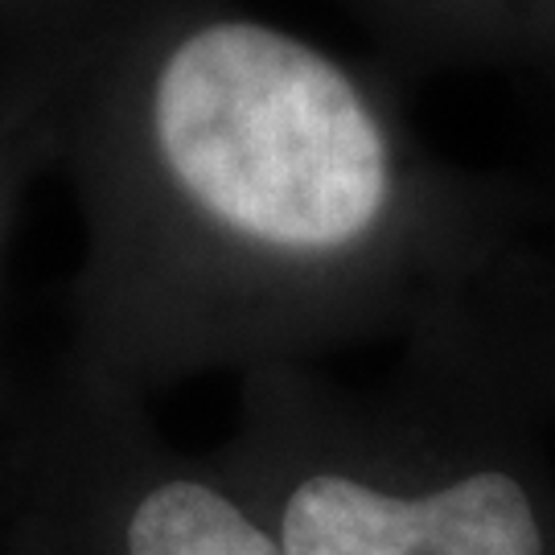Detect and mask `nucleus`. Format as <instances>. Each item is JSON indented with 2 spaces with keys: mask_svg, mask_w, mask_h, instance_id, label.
Listing matches in <instances>:
<instances>
[{
  "mask_svg": "<svg viewBox=\"0 0 555 555\" xmlns=\"http://www.w3.org/2000/svg\"><path fill=\"white\" fill-rule=\"evenodd\" d=\"M70 62L75 54L38 62L0 82V276L29 185L54 173V112Z\"/></svg>",
  "mask_w": 555,
  "mask_h": 555,
  "instance_id": "obj_5",
  "label": "nucleus"
},
{
  "mask_svg": "<svg viewBox=\"0 0 555 555\" xmlns=\"http://www.w3.org/2000/svg\"><path fill=\"white\" fill-rule=\"evenodd\" d=\"M54 173L79 210L59 354L144 403L403 341L518 206L515 173L420 137L391 70L235 0H128L82 41Z\"/></svg>",
  "mask_w": 555,
  "mask_h": 555,
  "instance_id": "obj_1",
  "label": "nucleus"
},
{
  "mask_svg": "<svg viewBox=\"0 0 555 555\" xmlns=\"http://www.w3.org/2000/svg\"><path fill=\"white\" fill-rule=\"evenodd\" d=\"M461 297L477 305L486 318L506 321V325H527V330H555V284L535 280L527 272H518L511 263H502L498 251L490 256V263L481 268V276L461 293ZM461 313V309H456ZM469 325V321H465ZM474 330V325H469ZM477 337V334H474ZM481 341V337H477ZM486 346V341H481ZM490 350V346H486ZM494 354V350H490ZM502 366H535V362H555V354H535V358H506L494 354Z\"/></svg>",
  "mask_w": 555,
  "mask_h": 555,
  "instance_id": "obj_7",
  "label": "nucleus"
},
{
  "mask_svg": "<svg viewBox=\"0 0 555 555\" xmlns=\"http://www.w3.org/2000/svg\"><path fill=\"white\" fill-rule=\"evenodd\" d=\"M399 82L555 62V0H337Z\"/></svg>",
  "mask_w": 555,
  "mask_h": 555,
  "instance_id": "obj_4",
  "label": "nucleus"
},
{
  "mask_svg": "<svg viewBox=\"0 0 555 555\" xmlns=\"http://www.w3.org/2000/svg\"><path fill=\"white\" fill-rule=\"evenodd\" d=\"M539 428L444 300L383 383L325 366L243 375L210 456L280 555H555Z\"/></svg>",
  "mask_w": 555,
  "mask_h": 555,
  "instance_id": "obj_2",
  "label": "nucleus"
},
{
  "mask_svg": "<svg viewBox=\"0 0 555 555\" xmlns=\"http://www.w3.org/2000/svg\"><path fill=\"white\" fill-rule=\"evenodd\" d=\"M128 0H0V79L70 54Z\"/></svg>",
  "mask_w": 555,
  "mask_h": 555,
  "instance_id": "obj_6",
  "label": "nucleus"
},
{
  "mask_svg": "<svg viewBox=\"0 0 555 555\" xmlns=\"http://www.w3.org/2000/svg\"><path fill=\"white\" fill-rule=\"evenodd\" d=\"M0 555H280L256 506L153 403L62 354L0 408Z\"/></svg>",
  "mask_w": 555,
  "mask_h": 555,
  "instance_id": "obj_3",
  "label": "nucleus"
}]
</instances>
